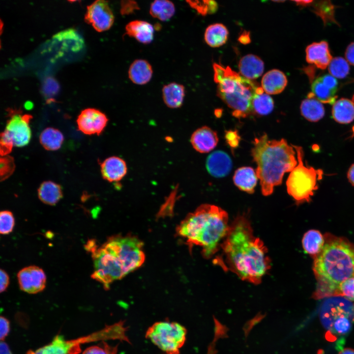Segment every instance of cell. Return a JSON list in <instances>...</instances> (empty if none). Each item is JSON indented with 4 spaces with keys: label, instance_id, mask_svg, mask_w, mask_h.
<instances>
[{
    "label": "cell",
    "instance_id": "obj_1",
    "mask_svg": "<svg viewBox=\"0 0 354 354\" xmlns=\"http://www.w3.org/2000/svg\"><path fill=\"white\" fill-rule=\"evenodd\" d=\"M220 249L222 254L214 260L215 263L242 280L258 284L270 268L267 249L263 241L255 236L244 215L237 216L230 225Z\"/></svg>",
    "mask_w": 354,
    "mask_h": 354
},
{
    "label": "cell",
    "instance_id": "obj_2",
    "mask_svg": "<svg viewBox=\"0 0 354 354\" xmlns=\"http://www.w3.org/2000/svg\"><path fill=\"white\" fill-rule=\"evenodd\" d=\"M324 237V247L313 265L317 280L312 295L315 299L338 296L340 284L354 277V245L345 238L328 234Z\"/></svg>",
    "mask_w": 354,
    "mask_h": 354
},
{
    "label": "cell",
    "instance_id": "obj_3",
    "mask_svg": "<svg viewBox=\"0 0 354 354\" xmlns=\"http://www.w3.org/2000/svg\"><path fill=\"white\" fill-rule=\"evenodd\" d=\"M227 212L210 204L199 206L180 223L177 233L188 244L202 248V254L209 259L219 250L229 230Z\"/></svg>",
    "mask_w": 354,
    "mask_h": 354
},
{
    "label": "cell",
    "instance_id": "obj_4",
    "mask_svg": "<svg viewBox=\"0 0 354 354\" xmlns=\"http://www.w3.org/2000/svg\"><path fill=\"white\" fill-rule=\"evenodd\" d=\"M253 144L251 154L257 165L262 193L268 196L281 184L284 174L296 166V152L285 139L269 140L266 134L255 138Z\"/></svg>",
    "mask_w": 354,
    "mask_h": 354
},
{
    "label": "cell",
    "instance_id": "obj_5",
    "mask_svg": "<svg viewBox=\"0 0 354 354\" xmlns=\"http://www.w3.org/2000/svg\"><path fill=\"white\" fill-rule=\"evenodd\" d=\"M213 67L217 95L233 110V115L236 118H244L251 114L252 99L260 86L229 66L214 63Z\"/></svg>",
    "mask_w": 354,
    "mask_h": 354
},
{
    "label": "cell",
    "instance_id": "obj_6",
    "mask_svg": "<svg viewBox=\"0 0 354 354\" xmlns=\"http://www.w3.org/2000/svg\"><path fill=\"white\" fill-rule=\"evenodd\" d=\"M124 277L141 267L145 260L143 243L132 236L110 237L102 246Z\"/></svg>",
    "mask_w": 354,
    "mask_h": 354
},
{
    "label": "cell",
    "instance_id": "obj_7",
    "mask_svg": "<svg viewBox=\"0 0 354 354\" xmlns=\"http://www.w3.org/2000/svg\"><path fill=\"white\" fill-rule=\"evenodd\" d=\"M293 147L296 152L298 164L291 172L287 180V192L298 204L309 202L318 189L317 182L322 178L323 171L305 166L302 148L300 146Z\"/></svg>",
    "mask_w": 354,
    "mask_h": 354
},
{
    "label": "cell",
    "instance_id": "obj_8",
    "mask_svg": "<svg viewBox=\"0 0 354 354\" xmlns=\"http://www.w3.org/2000/svg\"><path fill=\"white\" fill-rule=\"evenodd\" d=\"M319 317L326 330L334 334H347L354 322V304L342 296L326 298L321 306Z\"/></svg>",
    "mask_w": 354,
    "mask_h": 354
},
{
    "label": "cell",
    "instance_id": "obj_9",
    "mask_svg": "<svg viewBox=\"0 0 354 354\" xmlns=\"http://www.w3.org/2000/svg\"><path fill=\"white\" fill-rule=\"evenodd\" d=\"M186 333L185 328L178 323L160 321L148 327L146 337L166 354H179Z\"/></svg>",
    "mask_w": 354,
    "mask_h": 354
},
{
    "label": "cell",
    "instance_id": "obj_10",
    "mask_svg": "<svg viewBox=\"0 0 354 354\" xmlns=\"http://www.w3.org/2000/svg\"><path fill=\"white\" fill-rule=\"evenodd\" d=\"M8 119L4 131L1 133L0 151L5 155L13 147H22L29 143L31 130L29 122L32 116L23 114L20 110H8Z\"/></svg>",
    "mask_w": 354,
    "mask_h": 354
},
{
    "label": "cell",
    "instance_id": "obj_11",
    "mask_svg": "<svg viewBox=\"0 0 354 354\" xmlns=\"http://www.w3.org/2000/svg\"><path fill=\"white\" fill-rule=\"evenodd\" d=\"M114 19L113 11L107 1L96 0L87 7L85 20L98 32L110 29Z\"/></svg>",
    "mask_w": 354,
    "mask_h": 354
},
{
    "label": "cell",
    "instance_id": "obj_12",
    "mask_svg": "<svg viewBox=\"0 0 354 354\" xmlns=\"http://www.w3.org/2000/svg\"><path fill=\"white\" fill-rule=\"evenodd\" d=\"M17 278L21 290L29 294H36L45 288L46 275L38 266H30L21 269Z\"/></svg>",
    "mask_w": 354,
    "mask_h": 354
},
{
    "label": "cell",
    "instance_id": "obj_13",
    "mask_svg": "<svg viewBox=\"0 0 354 354\" xmlns=\"http://www.w3.org/2000/svg\"><path fill=\"white\" fill-rule=\"evenodd\" d=\"M108 119L105 114L94 108L83 110L77 119L79 130L87 135H99L106 127Z\"/></svg>",
    "mask_w": 354,
    "mask_h": 354
},
{
    "label": "cell",
    "instance_id": "obj_14",
    "mask_svg": "<svg viewBox=\"0 0 354 354\" xmlns=\"http://www.w3.org/2000/svg\"><path fill=\"white\" fill-rule=\"evenodd\" d=\"M86 337L74 340H65L62 335H57L52 342L27 354H78L81 352L80 344L88 341Z\"/></svg>",
    "mask_w": 354,
    "mask_h": 354
},
{
    "label": "cell",
    "instance_id": "obj_15",
    "mask_svg": "<svg viewBox=\"0 0 354 354\" xmlns=\"http://www.w3.org/2000/svg\"><path fill=\"white\" fill-rule=\"evenodd\" d=\"M208 173L215 177L226 176L232 168V161L229 155L222 150H216L210 154L206 160Z\"/></svg>",
    "mask_w": 354,
    "mask_h": 354
},
{
    "label": "cell",
    "instance_id": "obj_16",
    "mask_svg": "<svg viewBox=\"0 0 354 354\" xmlns=\"http://www.w3.org/2000/svg\"><path fill=\"white\" fill-rule=\"evenodd\" d=\"M190 142L193 148L199 152L207 153L217 146L218 137L210 128L203 126L193 132Z\"/></svg>",
    "mask_w": 354,
    "mask_h": 354
},
{
    "label": "cell",
    "instance_id": "obj_17",
    "mask_svg": "<svg viewBox=\"0 0 354 354\" xmlns=\"http://www.w3.org/2000/svg\"><path fill=\"white\" fill-rule=\"evenodd\" d=\"M332 59L328 43L325 41L313 43L306 49L307 62L314 64L319 68H326Z\"/></svg>",
    "mask_w": 354,
    "mask_h": 354
},
{
    "label": "cell",
    "instance_id": "obj_18",
    "mask_svg": "<svg viewBox=\"0 0 354 354\" xmlns=\"http://www.w3.org/2000/svg\"><path fill=\"white\" fill-rule=\"evenodd\" d=\"M100 167L103 178L110 182L120 181L127 171L125 161L118 156L106 158L101 164Z\"/></svg>",
    "mask_w": 354,
    "mask_h": 354
},
{
    "label": "cell",
    "instance_id": "obj_19",
    "mask_svg": "<svg viewBox=\"0 0 354 354\" xmlns=\"http://www.w3.org/2000/svg\"><path fill=\"white\" fill-rule=\"evenodd\" d=\"M125 33L140 43L147 44L153 39L154 28L150 23L142 20H134L125 27Z\"/></svg>",
    "mask_w": 354,
    "mask_h": 354
},
{
    "label": "cell",
    "instance_id": "obj_20",
    "mask_svg": "<svg viewBox=\"0 0 354 354\" xmlns=\"http://www.w3.org/2000/svg\"><path fill=\"white\" fill-rule=\"evenodd\" d=\"M153 70L150 64L146 60H135L130 65L128 75L130 81L134 84L143 85L151 80Z\"/></svg>",
    "mask_w": 354,
    "mask_h": 354
},
{
    "label": "cell",
    "instance_id": "obj_21",
    "mask_svg": "<svg viewBox=\"0 0 354 354\" xmlns=\"http://www.w3.org/2000/svg\"><path fill=\"white\" fill-rule=\"evenodd\" d=\"M262 88L269 94L281 93L286 88L287 79L283 72L278 69H272L266 72L262 79Z\"/></svg>",
    "mask_w": 354,
    "mask_h": 354
},
{
    "label": "cell",
    "instance_id": "obj_22",
    "mask_svg": "<svg viewBox=\"0 0 354 354\" xmlns=\"http://www.w3.org/2000/svg\"><path fill=\"white\" fill-rule=\"evenodd\" d=\"M238 68L243 77L251 80L261 76L264 70V63L258 56L248 54L240 59Z\"/></svg>",
    "mask_w": 354,
    "mask_h": 354
},
{
    "label": "cell",
    "instance_id": "obj_23",
    "mask_svg": "<svg viewBox=\"0 0 354 354\" xmlns=\"http://www.w3.org/2000/svg\"><path fill=\"white\" fill-rule=\"evenodd\" d=\"M258 177L254 170L250 167H242L237 169L233 176V181L236 187L246 193L254 192Z\"/></svg>",
    "mask_w": 354,
    "mask_h": 354
},
{
    "label": "cell",
    "instance_id": "obj_24",
    "mask_svg": "<svg viewBox=\"0 0 354 354\" xmlns=\"http://www.w3.org/2000/svg\"><path fill=\"white\" fill-rule=\"evenodd\" d=\"M162 97L165 104L169 108L180 107L185 96V88L181 84L173 82L162 88Z\"/></svg>",
    "mask_w": 354,
    "mask_h": 354
},
{
    "label": "cell",
    "instance_id": "obj_25",
    "mask_svg": "<svg viewBox=\"0 0 354 354\" xmlns=\"http://www.w3.org/2000/svg\"><path fill=\"white\" fill-rule=\"evenodd\" d=\"M300 108L301 115L310 121H318L324 115V109L322 103L310 93L307 98L302 101Z\"/></svg>",
    "mask_w": 354,
    "mask_h": 354
},
{
    "label": "cell",
    "instance_id": "obj_26",
    "mask_svg": "<svg viewBox=\"0 0 354 354\" xmlns=\"http://www.w3.org/2000/svg\"><path fill=\"white\" fill-rule=\"evenodd\" d=\"M332 114L336 121L350 123L354 119V103L348 99L341 98L333 104Z\"/></svg>",
    "mask_w": 354,
    "mask_h": 354
},
{
    "label": "cell",
    "instance_id": "obj_27",
    "mask_svg": "<svg viewBox=\"0 0 354 354\" xmlns=\"http://www.w3.org/2000/svg\"><path fill=\"white\" fill-rule=\"evenodd\" d=\"M325 243L324 236L316 230H310L303 235L302 244L304 250L314 258L322 251Z\"/></svg>",
    "mask_w": 354,
    "mask_h": 354
},
{
    "label": "cell",
    "instance_id": "obj_28",
    "mask_svg": "<svg viewBox=\"0 0 354 354\" xmlns=\"http://www.w3.org/2000/svg\"><path fill=\"white\" fill-rule=\"evenodd\" d=\"M38 196L43 203L51 206L55 205L62 197L61 187L53 181H44L38 189Z\"/></svg>",
    "mask_w": 354,
    "mask_h": 354
},
{
    "label": "cell",
    "instance_id": "obj_29",
    "mask_svg": "<svg viewBox=\"0 0 354 354\" xmlns=\"http://www.w3.org/2000/svg\"><path fill=\"white\" fill-rule=\"evenodd\" d=\"M229 32L223 24L216 23L209 25L205 32V40L211 47H218L226 43Z\"/></svg>",
    "mask_w": 354,
    "mask_h": 354
},
{
    "label": "cell",
    "instance_id": "obj_30",
    "mask_svg": "<svg viewBox=\"0 0 354 354\" xmlns=\"http://www.w3.org/2000/svg\"><path fill=\"white\" fill-rule=\"evenodd\" d=\"M253 113L260 115L265 116L270 114L274 108V102L272 98L259 87L252 99Z\"/></svg>",
    "mask_w": 354,
    "mask_h": 354
},
{
    "label": "cell",
    "instance_id": "obj_31",
    "mask_svg": "<svg viewBox=\"0 0 354 354\" xmlns=\"http://www.w3.org/2000/svg\"><path fill=\"white\" fill-rule=\"evenodd\" d=\"M64 140L62 133L57 129L48 127L41 133L39 141L43 148L48 150H57L61 146Z\"/></svg>",
    "mask_w": 354,
    "mask_h": 354
},
{
    "label": "cell",
    "instance_id": "obj_32",
    "mask_svg": "<svg viewBox=\"0 0 354 354\" xmlns=\"http://www.w3.org/2000/svg\"><path fill=\"white\" fill-rule=\"evenodd\" d=\"M175 13V5L170 0H155L150 5L149 13L151 16L161 21L169 20Z\"/></svg>",
    "mask_w": 354,
    "mask_h": 354
},
{
    "label": "cell",
    "instance_id": "obj_33",
    "mask_svg": "<svg viewBox=\"0 0 354 354\" xmlns=\"http://www.w3.org/2000/svg\"><path fill=\"white\" fill-rule=\"evenodd\" d=\"M312 95L323 103L333 104L337 98L336 91L324 84L320 77L317 78L311 86Z\"/></svg>",
    "mask_w": 354,
    "mask_h": 354
},
{
    "label": "cell",
    "instance_id": "obj_34",
    "mask_svg": "<svg viewBox=\"0 0 354 354\" xmlns=\"http://www.w3.org/2000/svg\"><path fill=\"white\" fill-rule=\"evenodd\" d=\"M330 74L335 78L342 79L346 77L350 71L348 61L342 57L332 59L328 65Z\"/></svg>",
    "mask_w": 354,
    "mask_h": 354
},
{
    "label": "cell",
    "instance_id": "obj_35",
    "mask_svg": "<svg viewBox=\"0 0 354 354\" xmlns=\"http://www.w3.org/2000/svg\"><path fill=\"white\" fill-rule=\"evenodd\" d=\"M187 2L192 7L195 9L198 13L202 15L213 13L216 11L217 8V4L213 0H188Z\"/></svg>",
    "mask_w": 354,
    "mask_h": 354
},
{
    "label": "cell",
    "instance_id": "obj_36",
    "mask_svg": "<svg viewBox=\"0 0 354 354\" xmlns=\"http://www.w3.org/2000/svg\"><path fill=\"white\" fill-rule=\"evenodd\" d=\"M15 225V219L12 213L9 210L0 212V233L7 235L12 232Z\"/></svg>",
    "mask_w": 354,
    "mask_h": 354
},
{
    "label": "cell",
    "instance_id": "obj_37",
    "mask_svg": "<svg viewBox=\"0 0 354 354\" xmlns=\"http://www.w3.org/2000/svg\"><path fill=\"white\" fill-rule=\"evenodd\" d=\"M118 346H112L102 341L98 345L87 348L82 354H117Z\"/></svg>",
    "mask_w": 354,
    "mask_h": 354
},
{
    "label": "cell",
    "instance_id": "obj_38",
    "mask_svg": "<svg viewBox=\"0 0 354 354\" xmlns=\"http://www.w3.org/2000/svg\"><path fill=\"white\" fill-rule=\"evenodd\" d=\"M338 296L354 301V277L342 282L338 287Z\"/></svg>",
    "mask_w": 354,
    "mask_h": 354
},
{
    "label": "cell",
    "instance_id": "obj_39",
    "mask_svg": "<svg viewBox=\"0 0 354 354\" xmlns=\"http://www.w3.org/2000/svg\"><path fill=\"white\" fill-rule=\"evenodd\" d=\"M140 8L138 4L133 0H122L120 3L121 15H129Z\"/></svg>",
    "mask_w": 354,
    "mask_h": 354
},
{
    "label": "cell",
    "instance_id": "obj_40",
    "mask_svg": "<svg viewBox=\"0 0 354 354\" xmlns=\"http://www.w3.org/2000/svg\"><path fill=\"white\" fill-rule=\"evenodd\" d=\"M225 139L227 143L232 148H236L238 146L240 137L236 130L226 131Z\"/></svg>",
    "mask_w": 354,
    "mask_h": 354
},
{
    "label": "cell",
    "instance_id": "obj_41",
    "mask_svg": "<svg viewBox=\"0 0 354 354\" xmlns=\"http://www.w3.org/2000/svg\"><path fill=\"white\" fill-rule=\"evenodd\" d=\"M328 1H327V2ZM324 3L321 4L320 7L322 8H320L319 10L316 11V12L321 16L324 20L325 19L330 18L333 20V6L330 3Z\"/></svg>",
    "mask_w": 354,
    "mask_h": 354
},
{
    "label": "cell",
    "instance_id": "obj_42",
    "mask_svg": "<svg viewBox=\"0 0 354 354\" xmlns=\"http://www.w3.org/2000/svg\"><path fill=\"white\" fill-rule=\"evenodd\" d=\"M322 82L334 91H337L338 82L331 75H324L320 77Z\"/></svg>",
    "mask_w": 354,
    "mask_h": 354
},
{
    "label": "cell",
    "instance_id": "obj_43",
    "mask_svg": "<svg viewBox=\"0 0 354 354\" xmlns=\"http://www.w3.org/2000/svg\"><path fill=\"white\" fill-rule=\"evenodd\" d=\"M0 338L1 341H2L8 335L9 332L10 325L9 321L5 318L1 316L0 318Z\"/></svg>",
    "mask_w": 354,
    "mask_h": 354
},
{
    "label": "cell",
    "instance_id": "obj_44",
    "mask_svg": "<svg viewBox=\"0 0 354 354\" xmlns=\"http://www.w3.org/2000/svg\"><path fill=\"white\" fill-rule=\"evenodd\" d=\"M0 291L4 292L8 287L9 283V278L6 271L2 269L0 270Z\"/></svg>",
    "mask_w": 354,
    "mask_h": 354
},
{
    "label": "cell",
    "instance_id": "obj_45",
    "mask_svg": "<svg viewBox=\"0 0 354 354\" xmlns=\"http://www.w3.org/2000/svg\"><path fill=\"white\" fill-rule=\"evenodd\" d=\"M345 57L347 61L354 65V42L351 43L348 47L345 52Z\"/></svg>",
    "mask_w": 354,
    "mask_h": 354
},
{
    "label": "cell",
    "instance_id": "obj_46",
    "mask_svg": "<svg viewBox=\"0 0 354 354\" xmlns=\"http://www.w3.org/2000/svg\"><path fill=\"white\" fill-rule=\"evenodd\" d=\"M0 354H12L7 344L2 341L0 343Z\"/></svg>",
    "mask_w": 354,
    "mask_h": 354
},
{
    "label": "cell",
    "instance_id": "obj_47",
    "mask_svg": "<svg viewBox=\"0 0 354 354\" xmlns=\"http://www.w3.org/2000/svg\"><path fill=\"white\" fill-rule=\"evenodd\" d=\"M347 177L350 182L354 186V164L350 167L348 172Z\"/></svg>",
    "mask_w": 354,
    "mask_h": 354
},
{
    "label": "cell",
    "instance_id": "obj_48",
    "mask_svg": "<svg viewBox=\"0 0 354 354\" xmlns=\"http://www.w3.org/2000/svg\"><path fill=\"white\" fill-rule=\"evenodd\" d=\"M238 39L239 42L243 44H247L250 42L249 35L247 32H243L239 36Z\"/></svg>",
    "mask_w": 354,
    "mask_h": 354
},
{
    "label": "cell",
    "instance_id": "obj_49",
    "mask_svg": "<svg viewBox=\"0 0 354 354\" xmlns=\"http://www.w3.org/2000/svg\"><path fill=\"white\" fill-rule=\"evenodd\" d=\"M338 354H354V350L351 348H345L340 351Z\"/></svg>",
    "mask_w": 354,
    "mask_h": 354
},
{
    "label": "cell",
    "instance_id": "obj_50",
    "mask_svg": "<svg viewBox=\"0 0 354 354\" xmlns=\"http://www.w3.org/2000/svg\"><path fill=\"white\" fill-rule=\"evenodd\" d=\"M352 101H353V102L354 103V96H353V100H352ZM353 133L354 134V126L353 128Z\"/></svg>",
    "mask_w": 354,
    "mask_h": 354
}]
</instances>
